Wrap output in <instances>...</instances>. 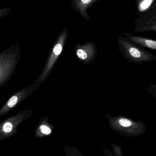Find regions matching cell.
<instances>
[{"mask_svg": "<svg viewBox=\"0 0 156 156\" xmlns=\"http://www.w3.org/2000/svg\"><path fill=\"white\" fill-rule=\"evenodd\" d=\"M145 89L148 95L156 100V82L151 83L150 85L145 86Z\"/></svg>", "mask_w": 156, "mask_h": 156, "instance_id": "cell-7", "label": "cell"}, {"mask_svg": "<svg viewBox=\"0 0 156 156\" xmlns=\"http://www.w3.org/2000/svg\"><path fill=\"white\" fill-rule=\"evenodd\" d=\"M11 7H7L0 9V18L7 16L12 11Z\"/></svg>", "mask_w": 156, "mask_h": 156, "instance_id": "cell-9", "label": "cell"}, {"mask_svg": "<svg viewBox=\"0 0 156 156\" xmlns=\"http://www.w3.org/2000/svg\"><path fill=\"white\" fill-rule=\"evenodd\" d=\"M40 130L42 133L46 135H48L52 133L51 129L45 125H41L40 126Z\"/></svg>", "mask_w": 156, "mask_h": 156, "instance_id": "cell-10", "label": "cell"}, {"mask_svg": "<svg viewBox=\"0 0 156 156\" xmlns=\"http://www.w3.org/2000/svg\"><path fill=\"white\" fill-rule=\"evenodd\" d=\"M154 0H142L138 5V10L140 12H144L147 10Z\"/></svg>", "mask_w": 156, "mask_h": 156, "instance_id": "cell-8", "label": "cell"}, {"mask_svg": "<svg viewBox=\"0 0 156 156\" xmlns=\"http://www.w3.org/2000/svg\"><path fill=\"white\" fill-rule=\"evenodd\" d=\"M101 0H72L71 5L76 12L80 14L84 19L90 21V17L87 13L88 8L92 7L94 3Z\"/></svg>", "mask_w": 156, "mask_h": 156, "instance_id": "cell-5", "label": "cell"}, {"mask_svg": "<svg viewBox=\"0 0 156 156\" xmlns=\"http://www.w3.org/2000/svg\"><path fill=\"white\" fill-rule=\"evenodd\" d=\"M126 38L130 41L144 47L156 50V40L129 35H126Z\"/></svg>", "mask_w": 156, "mask_h": 156, "instance_id": "cell-6", "label": "cell"}, {"mask_svg": "<svg viewBox=\"0 0 156 156\" xmlns=\"http://www.w3.org/2000/svg\"><path fill=\"white\" fill-rule=\"evenodd\" d=\"M68 37V29L66 28L63 29L56 40L55 45L52 49V52L48 58V61L46 67V71H45L44 76L51 69L54 63L56 61L58 58L63 51V49L66 42Z\"/></svg>", "mask_w": 156, "mask_h": 156, "instance_id": "cell-3", "label": "cell"}, {"mask_svg": "<svg viewBox=\"0 0 156 156\" xmlns=\"http://www.w3.org/2000/svg\"><path fill=\"white\" fill-rule=\"evenodd\" d=\"M113 126L121 134L127 137L141 136L146 132V125L144 122L135 121L122 116H119L114 119Z\"/></svg>", "mask_w": 156, "mask_h": 156, "instance_id": "cell-2", "label": "cell"}, {"mask_svg": "<svg viewBox=\"0 0 156 156\" xmlns=\"http://www.w3.org/2000/svg\"><path fill=\"white\" fill-rule=\"evenodd\" d=\"M17 101H18L17 97L16 96H13L9 99L8 102H7V105L10 108H12L16 104Z\"/></svg>", "mask_w": 156, "mask_h": 156, "instance_id": "cell-11", "label": "cell"}, {"mask_svg": "<svg viewBox=\"0 0 156 156\" xmlns=\"http://www.w3.org/2000/svg\"><path fill=\"white\" fill-rule=\"evenodd\" d=\"M3 128V131L5 132H10L12 129V125L10 123L6 122L4 125Z\"/></svg>", "mask_w": 156, "mask_h": 156, "instance_id": "cell-12", "label": "cell"}, {"mask_svg": "<svg viewBox=\"0 0 156 156\" xmlns=\"http://www.w3.org/2000/svg\"><path fill=\"white\" fill-rule=\"evenodd\" d=\"M76 54L78 58L83 61H88L92 59L97 53V48L91 41L84 45L77 44L76 46Z\"/></svg>", "mask_w": 156, "mask_h": 156, "instance_id": "cell-4", "label": "cell"}, {"mask_svg": "<svg viewBox=\"0 0 156 156\" xmlns=\"http://www.w3.org/2000/svg\"><path fill=\"white\" fill-rule=\"evenodd\" d=\"M118 44L122 53L130 62L141 64L156 60V56L131 44L122 37L118 38Z\"/></svg>", "mask_w": 156, "mask_h": 156, "instance_id": "cell-1", "label": "cell"}]
</instances>
